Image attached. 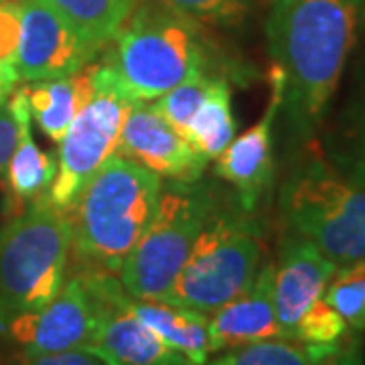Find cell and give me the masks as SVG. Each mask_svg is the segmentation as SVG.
Wrapping results in <instances>:
<instances>
[{"label": "cell", "mask_w": 365, "mask_h": 365, "mask_svg": "<svg viewBox=\"0 0 365 365\" xmlns=\"http://www.w3.org/2000/svg\"><path fill=\"white\" fill-rule=\"evenodd\" d=\"M96 300V327L83 347L104 365H193L173 351L128 307V294L116 274L78 270Z\"/></svg>", "instance_id": "9"}, {"label": "cell", "mask_w": 365, "mask_h": 365, "mask_svg": "<svg viewBox=\"0 0 365 365\" xmlns=\"http://www.w3.org/2000/svg\"><path fill=\"white\" fill-rule=\"evenodd\" d=\"M59 14L93 51H104L140 0H37Z\"/></svg>", "instance_id": "19"}, {"label": "cell", "mask_w": 365, "mask_h": 365, "mask_svg": "<svg viewBox=\"0 0 365 365\" xmlns=\"http://www.w3.org/2000/svg\"><path fill=\"white\" fill-rule=\"evenodd\" d=\"M19 143V124L13 112L6 108H0V179L4 177L9 160L13 157L14 148Z\"/></svg>", "instance_id": "28"}, {"label": "cell", "mask_w": 365, "mask_h": 365, "mask_svg": "<svg viewBox=\"0 0 365 365\" xmlns=\"http://www.w3.org/2000/svg\"><path fill=\"white\" fill-rule=\"evenodd\" d=\"M199 25L237 26L248 16L250 0H163Z\"/></svg>", "instance_id": "25"}, {"label": "cell", "mask_w": 365, "mask_h": 365, "mask_svg": "<svg viewBox=\"0 0 365 365\" xmlns=\"http://www.w3.org/2000/svg\"><path fill=\"white\" fill-rule=\"evenodd\" d=\"M6 106L19 124V143L6 167V185L13 203L21 209V205L33 203L47 195L57 173V160L53 158V155L41 150L31 136V110L26 86L14 90L13 98Z\"/></svg>", "instance_id": "16"}, {"label": "cell", "mask_w": 365, "mask_h": 365, "mask_svg": "<svg viewBox=\"0 0 365 365\" xmlns=\"http://www.w3.org/2000/svg\"><path fill=\"white\" fill-rule=\"evenodd\" d=\"M209 351L215 353L260 341L284 339L274 309V262L266 258L254 282L242 294L209 314Z\"/></svg>", "instance_id": "15"}, {"label": "cell", "mask_w": 365, "mask_h": 365, "mask_svg": "<svg viewBox=\"0 0 365 365\" xmlns=\"http://www.w3.org/2000/svg\"><path fill=\"white\" fill-rule=\"evenodd\" d=\"M160 177L112 155L66 209L78 270L118 274L157 207Z\"/></svg>", "instance_id": "2"}, {"label": "cell", "mask_w": 365, "mask_h": 365, "mask_svg": "<svg viewBox=\"0 0 365 365\" xmlns=\"http://www.w3.org/2000/svg\"><path fill=\"white\" fill-rule=\"evenodd\" d=\"M102 53L136 102H155L211 63L199 23L163 0H140Z\"/></svg>", "instance_id": "4"}, {"label": "cell", "mask_w": 365, "mask_h": 365, "mask_svg": "<svg viewBox=\"0 0 365 365\" xmlns=\"http://www.w3.org/2000/svg\"><path fill=\"white\" fill-rule=\"evenodd\" d=\"M21 41V2L0 0V69L21 79L16 69Z\"/></svg>", "instance_id": "26"}, {"label": "cell", "mask_w": 365, "mask_h": 365, "mask_svg": "<svg viewBox=\"0 0 365 365\" xmlns=\"http://www.w3.org/2000/svg\"><path fill=\"white\" fill-rule=\"evenodd\" d=\"M96 327V300L86 276L76 272L66 278L61 290L47 304L19 314L2 327L9 339L25 357L83 349Z\"/></svg>", "instance_id": "10"}, {"label": "cell", "mask_w": 365, "mask_h": 365, "mask_svg": "<svg viewBox=\"0 0 365 365\" xmlns=\"http://www.w3.org/2000/svg\"><path fill=\"white\" fill-rule=\"evenodd\" d=\"M98 55L51 9L37 0L21 2V41L16 55L21 79L63 78L96 61Z\"/></svg>", "instance_id": "12"}, {"label": "cell", "mask_w": 365, "mask_h": 365, "mask_svg": "<svg viewBox=\"0 0 365 365\" xmlns=\"http://www.w3.org/2000/svg\"><path fill=\"white\" fill-rule=\"evenodd\" d=\"M96 61L63 78L33 81L26 86L31 118L37 120L41 132L55 143H61L67 128L93 93Z\"/></svg>", "instance_id": "17"}, {"label": "cell", "mask_w": 365, "mask_h": 365, "mask_svg": "<svg viewBox=\"0 0 365 365\" xmlns=\"http://www.w3.org/2000/svg\"><path fill=\"white\" fill-rule=\"evenodd\" d=\"M215 76L217 73H211V69L197 71L191 78H187L179 86H175L173 90L163 93L160 98L155 100V106H157L158 112L167 118L185 138H187L189 124H191L195 112L199 110V106L203 104V100H205V96H207Z\"/></svg>", "instance_id": "24"}, {"label": "cell", "mask_w": 365, "mask_h": 365, "mask_svg": "<svg viewBox=\"0 0 365 365\" xmlns=\"http://www.w3.org/2000/svg\"><path fill=\"white\" fill-rule=\"evenodd\" d=\"M284 78L276 66L270 69V100L260 120L234 136L217 157V175L234 187L237 203L248 213H258L274 187V124L280 116ZM260 215V213H258Z\"/></svg>", "instance_id": "11"}, {"label": "cell", "mask_w": 365, "mask_h": 365, "mask_svg": "<svg viewBox=\"0 0 365 365\" xmlns=\"http://www.w3.org/2000/svg\"><path fill=\"white\" fill-rule=\"evenodd\" d=\"M314 365H365L361 333L349 331L333 351L327 353Z\"/></svg>", "instance_id": "27"}, {"label": "cell", "mask_w": 365, "mask_h": 365, "mask_svg": "<svg viewBox=\"0 0 365 365\" xmlns=\"http://www.w3.org/2000/svg\"><path fill=\"white\" fill-rule=\"evenodd\" d=\"M71 258L66 209L45 195L0 230V331L11 319L35 311L61 290Z\"/></svg>", "instance_id": "6"}, {"label": "cell", "mask_w": 365, "mask_h": 365, "mask_svg": "<svg viewBox=\"0 0 365 365\" xmlns=\"http://www.w3.org/2000/svg\"><path fill=\"white\" fill-rule=\"evenodd\" d=\"M13 91V88H9V86H4V83H0V108L4 106V102H6V96Z\"/></svg>", "instance_id": "31"}, {"label": "cell", "mask_w": 365, "mask_h": 365, "mask_svg": "<svg viewBox=\"0 0 365 365\" xmlns=\"http://www.w3.org/2000/svg\"><path fill=\"white\" fill-rule=\"evenodd\" d=\"M222 197L215 182L201 177L160 187L155 213L120 268V282L130 299H167Z\"/></svg>", "instance_id": "7"}, {"label": "cell", "mask_w": 365, "mask_h": 365, "mask_svg": "<svg viewBox=\"0 0 365 365\" xmlns=\"http://www.w3.org/2000/svg\"><path fill=\"white\" fill-rule=\"evenodd\" d=\"M327 353L297 341L270 339L215 353L213 359L201 365H314Z\"/></svg>", "instance_id": "22"}, {"label": "cell", "mask_w": 365, "mask_h": 365, "mask_svg": "<svg viewBox=\"0 0 365 365\" xmlns=\"http://www.w3.org/2000/svg\"><path fill=\"white\" fill-rule=\"evenodd\" d=\"M134 104L136 100L124 90L112 66L106 59L96 61L93 93L59 143L57 173L45 195L47 201L59 209L73 203L91 175L116 155L120 134Z\"/></svg>", "instance_id": "8"}, {"label": "cell", "mask_w": 365, "mask_h": 365, "mask_svg": "<svg viewBox=\"0 0 365 365\" xmlns=\"http://www.w3.org/2000/svg\"><path fill=\"white\" fill-rule=\"evenodd\" d=\"M235 136V120L232 114V88L225 76H215L203 104L189 124L187 140L197 153L211 160L217 158Z\"/></svg>", "instance_id": "20"}, {"label": "cell", "mask_w": 365, "mask_h": 365, "mask_svg": "<svg viewBox=\"0 0 365 365\" xmlns=\"http://www.w3.org/2000/svg\"><path fill=\"white\" fill-rule=\"evenodd\" d=\"M19 81H21V79L13 78V76L4 73V71L0 69V83H4V86H9V88H13V90H14V86H16Z\"/></svg>", "instance_id": "30"}, {"label": "cell", "mask_w": 365, "mask_h": 365, "mask_svg": "<svg viewBox=\"0 0 365 365\" xmlns=\"http://www.w3.org/2000/svg\"><path fill=\"white\" fill-rule=\"evenodd\" d=\"M278 211L287 232L309 240L337 266L365 262V187L341 175L317 140L290 153Z\"/></svg>", "instance_id": "3"}, {"label": "cell", "mask_w": 365, "mask_h": 365, "mask_svg": "<svg viewBox=\"0 0 365 365\" xmlns=\"http://www.w3.org/2000/svg\"><path fill=\"white\" fill-rule=\"evenodd\" d=\"M266 262L264 227L237 197H222L163 302L215 313L254 282Z\"/></svg>", "instance_id": "5"}, {"label": "cell", "mask_w": 365, "mask_h": 365, "mask_svg": "<svg viewBox=\"0 0 365 365\" xmlns=\"http://www.w3.org/2000/svg\"><path fill=\"white\" fill-rule=\"evenodd\" d=\"M337 264L302 235L284 232L274 262V309L284 339L292 341L300 319L325 299Z\"/></svg>", "instance_id": "14"}, {"label": "cell", "mask_w": 365, "mask_h": 365, "mask_svg": "<svg viewBox=\"0 0 365 365\" xmlns=\"http://www.w3.org/2000/svg\"><path fill=\"white\" fill-rule=\"evenodd\" d=\"M14 365H104L93 353L86 349H71V351L47 353V355H35L25 357L23 361Z\"/></svg>", "instance_id": "29"}, {"label": "cell", "mask_w": 365, "mask_h": 365, "mask_svg": "<svg viewBox=\"0 0 365 365\" xmlns=\"http://www.w3.org/2000/svg\"><path fill=\"white\" fill-rule=\"evenodd\" d=\"M130 311L155 331L173 351L181 353L193 365L209 359V317L163 300H136L128 297Z\"/></svg>", "instance_id": "18"}, {"label": "cell", "mask_w": 365, "mask_h": 365, "mask_svg": "<svg viewBox=\"0 0 365 365\" xmlns=\"http://www.w3.org/2000/svg\"><path fill=\"white\" fill-rule=\"evenodd\" d=\"M325 300L343 317L349 331H365V262L339 266L325 290Z\"/></svg>", "instance_id": "23"}, {"label": "cell", "mask_w": 365, "mask_h": 365, "mask_svg": "<svg viewBox=\"0 0 365 365\" xmlns=\"http://www.w3.org/2000/svg\"><path fill=\"white\" fill-rule=\"evenodd\" d=\"M116 155L130 158L169 181H195L209 163L158 112L155 102H136L132 106L120 134Z\"/></svg>", "instance_id": "13"}, {"label": "cell", "mask_w": 365, "mask_h": 365, "mask_svg": "<svg viewBox=\"0 0 365 365\" xmlns=\"http://www.w3.org/2000/svg\"><path fill=\"white\" fill-rule=\"evenodd\" d=\"M323 153L341 175L365 187V81L341 112Z\"/></svg>", "instance_id": "21"}, {"label": "cell", "mask_w": 365, "mask_h": 365, "mask_svg": "<svg viewBox=\"0 0 365 365\" xmlns=\"http://www.w3.org/2000/svg\"><path fill=\"white\" fill-rule=\"evenodd\" d=\"M365 0H270L266 41L282 71L288 155L317 140L359 35Z\"/></svg>", "instance_id": "1"}]
</instances>
